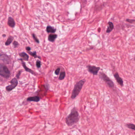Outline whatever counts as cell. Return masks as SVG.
<instances>
[{"mask_svg": "<svg viewBox=\"0 0 135 135\" xmlns=\"http://www.w3.org/2000/svg\"><path fill=\"white\" fill-rule=\"evenodd\" d=\"M80 120V116L78 111L75 107L71 110V112L66 117V124L69 127H71L78 123Z\"/></svg>", "mask_w": 135, "mask_h": 135, "instance_id": "cell-1", "label": "cell"}, {"mask_svg": "<svg viewBox=\"0 0 135 135\" xmlns=\"http://www.w3.org/2000/svg\"><path fill=\"white\" fill-rule=\"evenodd\" d=\"M85 82V80L82 79L81 80L76 83L73 88L72 94L71 95V98L72 99V100L75 99L79 95Z\"/></svg>", "mask_w": 135, "mask_h": 135, "instance_id": "cell-2", "label": "cell"}, {"mask_svg": "<svg viewBox=\"0 0 135 135\" xmlns=\"http://www.w3.org/2000/svg\"><path fill=\"white\" fill-rule=\"evenodd\" d=\"M0 75L5 79L9 78L11 75L10 71L7 67L2 63H0Z\"/></svg>", "mask_w": 135, "mask_h": 135, "instance_id": "cell-3", "label": "cell"}, {"mask_svg": "<svg viewBox=\"0 0 135 135\" xmlns=\"http://www.w3.org/2000/svg\"><path fill=\"white\" fill-rule=\"evenodd\" d=\"M99 77L100 78L103 80L107 84V86L110 88L112 89L114 88L115 85L114 82L104 73L103 72H100V74L99 75Z\"/></svg>", "mask_w": 135, "mask_h": 135, "instance_id": "cell-4", "label": "cell"}, {"mask_svg": "<svg viewBox=\"0 0 135 135\" xmlns=\"http://www.w3.org/2000/svg\"><path fill=\"white\" fill-rule=\"evenodd\" d=\"M9 82L10 83V85L6 86L5 88V89L7 92L12 91L13 90L15 89L18 84V79L16 77L13 78Z\"/></svg>", "mask_w": 135, "mask_h": 135, "instance_id": "cell-5", "label": "cell"}, {"mask_svg": "<svg viewBox=\"0 0 135 135\" xmlns=\"http://www.w3.org/2000/svg\"><path fill=\"white\" fill-rule=\"evenodd\" d=\"M87 70L89 73L92 74L93 75H97L100 69V67H96L95 66H92L89 65L86 66Z\"/></svg>", "mask_w": 135, "mask_h": 135, "instance_id": "cell-6", "label": "cell"}, {"mask_svg": "<svg viewBox=\"0 0 135 135\" xmlns=\"http://www.w3.org/2000/svg\"><path fill=\"white\" fill-rule=\"evenodd\" d=\"M0 60L4 64H9L11 62V60L10 56L3 52L0 53Z\"/></svg>", "mask_w": 135, "mask_h": 135, "instance_id": "cell-7", "label": "cell"}, {"mask_svg": "<svg viewBox=\"0 0 135 135\" xmlns=\"http://www.w3.org/2000/svg\"><path fill=\"white\" fill-rule=\"evenodd\" d=\"M19 60H20L21 62H22V65L23 66V67L24 68V69L25 70L26 72H28L31 74L32 75H36V73L34 71H33L31 69L27 67L26 66V65L25 64V62H24L23 59L20 58L19 59Z\"/></svg>", "mask_w": 135, "mask_h": 135, "instance_id": "cell-8", "label": "cell"}, {"mask_svg": "<svg viewBox=\"0 0 135 135\" xmlns=\"http://www.w3.org/2000/svg\"><path fill=\"white\" fill-rule=\"evenodd\" d=\"M114 77L118 82V83L121 86H123L124 85V82L123 81V78H121V77H120L119 73H118L117 72H116L114 74Z\"/></svg>", "mask_w": 135, "mask_h": 135, "instance_id": "cell-9", "label": "cell"}, {"mask_svg": "<svg viewBox=\"0 0 135 135\" xmlns=\"http://www.w3.org/2000/svg\"><path fill=\"white\" fill-rule=\"evenodd\" d=\"M40 97L38 96H31L28 97L27 99V101L29 102H38L40 101Z\"/></svg>", "mask_w": 135, "mask_h": 135, "instance_id": "cell-10", "label": "cell"}, {"mask_svg": "<svg viewBox=\"0 0 135 135\" xmlns=\"http://www.w3.org/2000/svg\"><path fill=\"white\" fill-rule=\"evenodd\" d=\"M8 25L10 27L12 28H14L15 26V23L14 19L12 17L9 16L8 18Z\"/></svg>", "mask_w": 135, "mask_h": 135, "instance_id": "cell-11", "label": "cell"}, {"mask_svg": "<svg viewBox=\"0 0 135 135\" xmlns=\"http://www.w3.org/2000/svg\"><path fill=\"white\" fill-rule=\"evenodd\" d=\"M57 29L54 27L51 26L50 25H47L46 28V31L48 33L54 34Z\"/></svg>", "mask_w": 135, "mask_h": 135, "instance_id": "cell-12", "label": "cell"}, {"mask_svg": "<svg viewBox=\"0 0 135 135\" xmlns=\"http://www.w3.org/2000/svg\"><path fill=\"white\" fill-rule=\"evenodd\" d=\"M58 37V35L54 34H50L48 36V40L51 42H54Z\"/></svg>", "mask_w": 135, "mask_h": 135, "instance_id": "cell-13", "label": "cell"}, {"mask_svg": "<svg viewBox=\"0 0 135 135\" xmlns=\"http://www.w3.org/2000/svg\"><path fill=\"white\" fill-rule=\"evenodd\" d=\"M114 28V25L113 23L111 22H108V26L107 29L106 30V33H111Z\"/></svg>", "mask_w": 135, "mask_h": 135, "instance_id": "cell-14", "label": "cell"}, {"mask_svg": "<svg viewBox=\"0 0 135 135\" xmlns=\"http://www.w3.org/2000/svg\"><path fill=\"white\" fill-rule=\"evenodd\" d=\"M19 56L23 60L27 61L29 59V56L25 52H22L19 54Z\"/></svg>", "mask_w": 135, "mask_h": 135, "instance_id": "cell-15", "label": "cell"}, {"mask_svg": "<svg viewBox=\"0 0 135 135\" xmlns=\"http://www.w3.org/2000/svg\"><path fill=\"white\" fill-rule=\"evenodd\" d=\"M14 39V37L12 36H9L8 39H7V40L5 42V45L6 46H8L10 45Z\"/></svg>", "mask_w": 135, "mask_h": 135, "instance_id": "cell-16", "label": "cell"}, {"mask_svg": "<svg viewBox=\"0 0 135 135\" xmlns=\"http://www.w3.org/2000/svg\"><path fill=\"white\" fill-rule=\"evenodd\" d=\"M27 52L29 55H30L31 56H33V57H34V58H38V59H41V57L40 56H38L37 55V52L35 51L34 52H31V51H27Z\"/></svg>", "mask_w": 135, "mask_h": 135, "instance_id": "cell-17", "label": "cell"}, {"mask_svg": "<svg viewBox=\"0 0 135 135\" xmlns=\"http://www.w3.org/2000/svg\"><path fill=\"white\" fill-rule=\"evenodd\" d=\"M66 72L65 71H62L60 72V75H59V80H60V81H62L63 79H64L66 77Z\"/></svg>", "mask_w": 135, "mask_h": 135, "instance_id": "cell-18", "label": "cell"}, {"mask_svg": "<svg viewBox=\"0 0 135 135\" xmlns=\"http://www.w3.org/2000/svg\"><path fill=\"white\" fill-rule=\"evenodd\" d=\"M126 127H127L129 129L135 130V125L134 124L129 123V124H126Z\"/></svg>", "mask_w": 135, "mask_h": 135, "instance_id": "cell-19", "label": "cell"}, {"mask_svg": "<svg viewBox=\"0 0 135 135\" xmlns=\"http://www.w3.org/2000/svg\"><path fill=\"white\" fill-rule=\"evenodd\" d=\"M32 36L33 37V39H34L35 42L37 43V44H39L40 43V41H39V39H38V38L37 37L35 33H33L32 34Z\"/></svg>", "mask_w": 135, "mask_h": 135, "instance_id": "cell-20", "label": "cell"}, {"mask_svg": "<svg viewBox=\"0 0 135 135\" xmlns=\"http://www.w3.org/2000/svg\"><path fill=\"white\" fill-rule=\"evenodd\" d=\"M41 62L39 59L37 60L36 62V66L37 67V68L40 69L41 68Z\"/></svg>", "mask_w": 135, "mask_h": 135, "instance_id": "cell-21", "label": "cell"}, {"mask_svg": "<svg viewBox=\"0 0 135 135\" xmlns=\"http://www.w3.org/2000/svg\"><path fill=\"white\" fill-rule=\"evenodd\" d=\"M126 21L128 23H131V24H135V19H127Z\"/></svg>", "mask_w": 135, "mask_h": 135, "instance_id": "cell-22", "label": "cell"}, {"mask_svg": "<svg viewBox=\"0 0 135 135\" xmlns=\"http://www.w3.org/2000/svg\"><path fill=\"white\" fill-rule=\"evenodd\" d=\"M13 46L14 48H18L19 46V44L16 40H14L13 42Z\"/></svg>", "mask_w": 135, "mask_h": 135, "instance_id": "cell-23", "label": "cell"}, {"mask_svg": "<svg viewBox=\"0 0 135 135\" xmlns=\"http://www.w3.org/2000/svg\"><path fill=\"white\" fill-rule=\"evenodd\" d=\"M22 70H20L19 71H18V72L17 73L16 75H15L16 78L17 79H19L20 78V76L22 74Z\"/></svg>", "mask_w": 135, "mask_h": 135, "instance_id": "cell-24", "label": "cell"}, {"mask_svg": "<svg viewBox=\"0 0 135 135\" xmlns=\"http://www.w3.org/2000/svg\"><path fill=\"white\" fill-rule=\"evenodd\" d=\"M60 68L59 67H58L56 69V70L55 71L54 73L55 75H58L60 73Z\"/></svg>", "mask_w": 135, "mask_h": 135, "instance_id": "cell-25", "label": "cell"}, {"mask_svg": "<svg viewBox=\"0 0 135 135\" xmlns=\"http://www.w3.org/2000/svg\"><path fill=\"white\" fill-rule=\"evenodd\" d=\"M25 49L27 51H31V48L30 47L27 46L25 48Z\"/></svg>", "mask_w": 135, "mask_h": 135, "instance_id": "cell-26", "label": "cell"}, {"mask_svg": "<svg viewBox=\"0 0 135 135\" xmlns=\"http://www.w3.org/2000/svg\"><path fill=\"white\" fill-rule=\"evenodd\" d=\"M2 36H3V37H6V35L5 34H3V35H2Z\"/></svg>", "mask_w": 135, "mask_h": 135, "instance_id": "cell-27", "label": "cell"}, {"mask_svg": "<svg viewBox=\"0 0 135 135\" xmlns=\"http://www.w3.org/2000/svg\"><path fill=\"white\" fill-rule=\"evenodd\" d=\"M134 61H135V56H134Z\"/></svg>", "mask_w": 135, "mask_h": 135, "instance_id": "cell-28", "label": "cell"}]
</instances>
